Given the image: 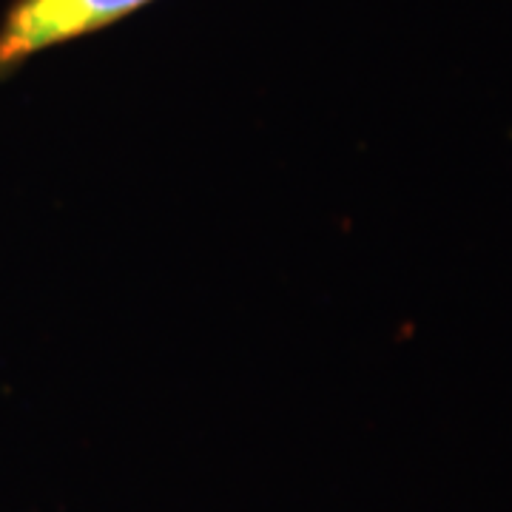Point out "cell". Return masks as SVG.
I'll use <instances>...</instances> for the list:
<instances>
[{"instance_id": "obj_1", "label": "cell", "mask_w": 512, "mask_h": 512, "mask_svg": "<svg viewBox=\"0 0 512 512\" xmlns=\"http://www.w3.org/2000/svg\"><path fill=\"white\" fill-rule=\"evenodd\" d=\"M157 0H9L0 18V83L43 52L100 35Z\"/></svg>"}]
</instances>
